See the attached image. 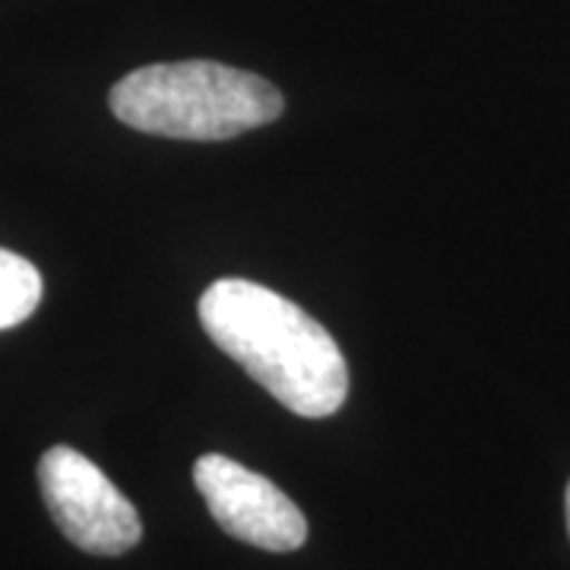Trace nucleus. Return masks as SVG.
<instances>
[{"instance_id": "f03ea898", "label": "nucleus", "mask_w": 570, "mask_h": 570, "mask_svg": "<svg viewBox=\"0 0 570 570\" xmlns=\"http://www.w3.org/2000/svg\"><path fill=\"white\" fill-rule=\"evenodd\" d=\"M115 118L168 140H232L283 115V96L257 73L216 61L149 63L115 82Z\"/></svg>"}, {"instance_id": "7ed1b4c3", "label": "nucleus", "mask_w": 570, "mask_h": 570, "mask_svg": "<svg viewBox=\"0 0 570 570\" xmlns=\"http://www.w3.org/2000/svg\"><path fill=\"white\" fill-rule=\"evenodd\" d=\"M39 485L58 530L77 549L115 558L140 542L137 508L80 450L63 444L48 450L39 463Z\"/></svg>"}, {"instance_id": "423d86ee", "label": "nucleus", "mask_w": 570, "mask_h": 570, "mask_svg": "<svg viewBox=\"0 0 570 570\" xmlns=\"http://www.w3.org/2000/svg\"><path fill=\"white\" fill-rule=\"evenodd\" d=\"M564 508H568V532H570V485H568V498H564Z\"/></svg>"}, {"instance_id": "39448f33", "label": "nucleus", "mask_w": 570, "mask_h": 570, "mask_svg": "<svg viewBox=\"0 0 570 570\" xmlns=\"http://www.w3.org/2000/svg\"><path fill=\"white\" fill-rule=\"evenodd\" d=\"M41 273L26 257L0 247V330L32 317L41 302Z\"/></svg>"}, {"instance_id": "f257e3e1", "label": "nucleus", "mask_w": 570, "mask_h": 570, "mask_svg": "<svg viewBox=\"0 0 570 570\" xmlns=\"http://www.w3.org/2000/svg\"><path fill=\"white\" fill-rule=\"evenodd\" d=\"M197 311L206 336L288 412L326 419L346 403L343 348L285 295L250 279H219Z\"/></svg>"}, {"instance_id": "20e7f679", "label": "nucleus", "mask_w": 570, "mask_h": 570, "mask_svg": "<svg viewBox=\"0 0 570 570\" xmlns=\"http://www.w3.org/2000/svg\"><path fill=\"white\" fill-rule=\"evenodd\" d=\"M194 482L213 520L232 539L264 551H295L305 546V513L261 472L223 453H206L194 466Z\"/></svg>"}]
</instances>
